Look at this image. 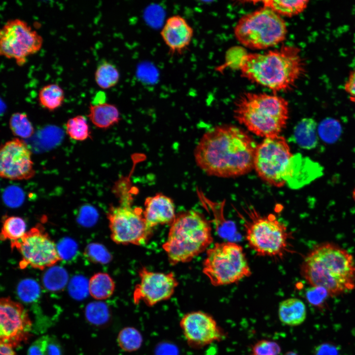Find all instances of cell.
<instances>
[{"mask_svg": "<svg viewBox=\"0 0 355 355\" xmlns=\"http://www.w3.org/2000/svg\"><path fill=\"white\" fill-rule=\"evenodd\" d=\"M257 145L246 131L234 125L215 126L201 137L194 151L195 162L210 176L235 178L254 169Z\"/></svg>", "mask_w": 355, "mask_h": 355, "instance_id": "cell-1", "label": "cell"}, {"mask_svg": "<svg viewBox=\"0 0 355 355\" xmlns=\"http://www.w3.org/2000/svg\"><path fill=\"white\" fill-rule=\"evenodd\" d=\"M238 68L243 77L275 93L291 89L304 72L299 49L289 45L245 54Z\"/></svg>", "mask_w": 355, "mask_h": 355, "instance_id": "cell-2", "label": "cell"}, {"mask_svg": "<svg viewBox=\"0 0 355 355\" xmlns=\"http://www.w3.org/2000/svg\"><path fill=\"white\" fill-rule=\"evenodd\" d=\"M303 279L313 286L325 288L336 296L355 288V262L346 249L330 243L316 246L300 266Z\"/></svg>", "mask_w": 355, "mask_h": 355, "instance_id": "cell-3", "label": "cell"}, {"mask_svg": "<svg viewBox=\"0 0 355 355\" xmlns=\"http://www.w3.org/2000/svg\"><path fill=\"white\" fill-rule=\"evenodd\" d=\"M233 114L253 134L264 138L277 136L286 127L288 103L276 94L245 92L235 102Z\"/></svg>", "mask_w": 355, "mask_h": 355, "instance_id": "cell-4", "label": "cell"}, {"mask_svg": "<svg viewBox=\"0 0 355 355\" xmlns=\"http://www.w3.org/2000/svg\"><path fill=\"white\" fill-rule=\"evenodd\" d=\"M306 159L300 154L294 155L286 139L279 135L266 138L257 145L253 169L269 185L287 184L294 188L304 173Z\"/></svg>", "mask_w": 355, "mask_h": 355, "instance_id": "cell-5", "label": "cell"}, {"mask_svg": "<svg viewBox=\"0 0 355 355\" xmlns=\"http://www.w3.org/2000/svg\"><path fill=\"white\" fill-rule=\"evenodd\" d=\"M211 225L201 213L194 210L177 215L163 245L170 263H186L202 253L213 243Z\"/></svg>", "mask_w": 355, "mask_h": 355, "instance_id": "cell-6", "label": "cell"}, {"mask_svg": "<svg viewBox=\"0 0 355 355\" xmlns=\"http://www.w3.org/2000/svg\"><path fill=\"white\" fill-rule=\"evenodd\" d=\"M234 32L236 39L244 46L262 50L284 41L287 30L282 16L263 6L242 16L236 24Z\"/></svg>", "mask_w": 355, "mask_h": 355, "instance_id": "cell-7", "label": "cell"}, {"mask_svg": "<svg viewBox=\"0 0 355 355\" xmlns=\"http://www.w3.org/2000/svg\"><path fill=\"white\" fill-rule=\"evenodd\" d=\"M247 215L242 217L249 247L260 256H283L290 237L285 225L274 215H262L254 209H249Z\"/></svg>", "mask_w": 355, "mask_h": 355, "instance_id": "cell-8", "label": "cell"}, {"mask_svg": "<svg viewBox=\"0 0 355 355\" xmlns=\"http://www.w3.org/2000/svg\"><path fill=\"white\" fill-rule=\"evenodd\" d=\"M202 271L215 286L237 283L251 274L242 247L232 242L217 243L208 248Z\"/></svg>", "mask_w": 355, "mask_h": 355, "instance_id": "cell-9", "label": "cell"}, {"mask_svg": "<svg viewBox=\"0 0 355 355\" xmlns=\"http://www.w3.org/2000/svg\"><path fill=\"white\" fill-rule=\"evenodd\" d=\"M111 240L118 244L142 245L152 232L147 224L143 210L131 204L111 206L107 212Z\"/></svg>", "mask_w": 355, "mask_h": 355, "instance_id": "cell-10", "label": "cell"}, {"mask_svg": "<svg viewBox=\"0 0 355 355\" xmlns=\"http://www.w3.org/2000/svg\"><path fill=\"white\" fill-rule=\"evenodd\" d=\"M42 37L26 21L18 18L7 21L0 31V54L23 66L27 58L37 53Z\"/></svg>", "mask_w": 355, "mask_h": 355, "instance_id": "cell-11", "label": "cell"}, {"mask_svg": "<svg viewBox=\"0 0 355 355\" xmlns=\"http://www.w3.org/2000/svg\"><path fill=\"white\" fill-rule=\"evenodd\" d=\"M10 244L11 248H16L22 256L21 268L30 266L43 270L52 267L62 259L55 243L40 224L31 228L20 240Z\"/></svg>", "mask_w": 355, "mask_h": 355, "instance_id": "cell-12", "label": "cell"}, {"mask_svg": "<svg viewBox=\"0 0 355 355\" xmlns=\"http://www.w3.org/2000/svg\"><path fill=\"white\" fill-rule=\"evenodd\" d=\"M35 174L32 152L23 139L16 137L1 145V178L12 180H28Z\"/></svg>", "mask_w": 355, "mask_h": 355, "instance_id": "cell-13", "label": "cell"}, {"mask_svg": "<svg viewBox=\"0 0 355 355\" xmlns=\"http://www.w3.org/2000/svg\"><path fill=\"white\" fill-rule=\"evenodd\" d=\"M140 279L133 292L135 304L143 302L148 306L170 299L178 285V282L173 273L155 272L142 268L139 272Z\"/></svg>", "mask_w": 355, "mask_h": 355, "instance_id": "cell-14", "label": "cell"}, {"mask_svg": "<svg viewBox=\"0 0 355 355\" xmlns=\"http://www.w3.org/2000/svg\"><path fill=\"white\" fill-rule=\"evenodd\" d=\"M32 322L23 306L9 297L0 301V342L13 347L27 340Z\"/></svg>", "mask_w": 355, "mask_h": 355, "instance_id": "cell-15", "label": "cell"}, {"mask_svg": "<svg viewBox=\"0 0 355 355\" xmlns=\"http://www.w3.org/2000/svg\"><path fill=\"white\" fill-rule=\"evenodd\" d=\"M189 345L199 348L221 339L220 328L213 318L202 311H193L184 315L179 322Z\"/></svg>", "mask_w": 355, "mask_h": 355, "instance_id": "cell-16", "label": "cell"}, {"mask_svg": "<svg viewBox=\"0 0 355 355\" xmlns=\"http://www.w3.org/2000/svg\"><path fill=\"white\" fill-rule=\"evenodd\" d=\"M193 34L192 27L179 14L168 18L160 31L161 37L172 54H182L190 45Z\"/></svg>", "mask_w": 355, "mask_h": 355, "instance_id": "cell-17", "label": "cell"}, {"mask_svg": "<svg viewBox=\"0 0 355 355\" xmlns=\"http://www.w3.org/2000/svg\"><path fill=\"white\" fill-rule=\"evenodd\" d=\"M144 206V218L152 229L158 225H171L177 216L173 200L162 193L147 197Z\"/></svg>", "mask_w": 355, "mask_h": 355, "instance_id": "cell-18", "label": "cell"}, {"mask_svg": "<svg viewBox=\"0 0 355 355\" xmlns=\"http://www.w3.org/2000/svg\"><path fill=\"white\" fill-rule=\"evenodd\" d=\"M87 116L94 125L103 129L113 126L120 120V113L117 107L105 102L91 104Z\"/></svg>", "mask_w": 355, "mask_h": 355, "instance_id": "cell-19", "label": "cell"}, {"mask_svg": "<svg viewBox=\"0 0 355 355\" xmlns=\"http://www.w3.org/2000/svg\"><path fill=\"white\" fill-rule=\"evenodd\" d=\"M307 315L306 307L302 301L296 298H289L279 304L278 316L280 321L289 326L302 323Z\"/></svg>", "mask_w": 355, "mask_h": 355, "instance_id": "cell-20", "label": "cell"}, {"mask_svg": "<svg viewBox=\"0 0 355 355\" xmlns=\"http://www.w3.org/2000/svg\"><path fill=\"white\" fill-rule=\"evenodd\" d=\"M317 123L311 118H304L293 129L292 141L301 148L311 149L318 144Z\"/></svg>", "mask_w": 355, "mask_h": 355, "instance_id": "cell-21", "label": "cell"}, {"mask_svg": "<svg viewBox=\"0 0 355 355\" xmlns=\"http://www.w3.org/2000/svg\"><path fill=\"white\" fill-rule=\"evenodd\" d=\"M89 291L90 295L97 300H104L110 297L114 292L115 283L107 273L99 272L90 278L89 281Z\"/></svg>", "mask_w": 355, "mask_h": 355, "instance_id": "cell-22", "label": "cell"}, {"mask_svg": "<svg viewBox=\"0 0 355 355\" xmlns=\"http://www.w3.org/2000/svg\"><path fill=\"white\" fill-rule=\"evenodd\" d=\"M38 100L42 107L52 111L62 106L65 100V92L57 84H48L39 90Z\"/></svg>", "mask_w": 355, "mask_h": 355, "instance_id": "cell-23", "label": "cell"}, {"mask_svg": "<svg viewBox=\"0 0 355 355\" xmlns=\"http://www.w3.org/2000/svg\"><path fill=\"white\" fill-rule=\"evenodd\" d=\"M120 77L117 68L106 61L100 63L95 72V82L103 89H108L115 86L119 82Z\"/></svg>", "mask_w": 355, "mask_h": 355, "instance_id": "cell-24", "label": "cell"}, {"mask_svg": "<svg viewBox=\"0 0 355 355\" xmlns=\"http://www.w3.org/2000/svg\"><path fill=\"white\" fill-rule=\"evenodd\" d=\"M308 0H268L261 1L263 6L270 8L281 16L291 17L303 12Z\"/></svg>", "mask_w": 355, "mask_h": 355, "instance_id": "cell-25", "label": "cell"}, {"mask_svg": "<svg viewBox=\"0 0 355 355\" xmlns=\"http://www.w3.org/2000/svg\"><path fill=\"white\" fill-rule=\"evenodd\" d=\"M26 224L22 218L8 216L4 218L0 233L2 241L9 240L10 243L20 240L27 232Z\"/></svg>", "mask_w": 355, "mask_h": 355, "instance_id": "cell-26", "label": "cell"}, {"mask_svg": "<svg viewBox=\"0 0 355 355\" xmlns=\"http://www.w3.org/2000/svg\"><path fill=\"white\" fill-rule=\"evenodd\" d=\"M66 131L72 139L84 141L91 138V132L86 117L81 115L70 118L67 122Z\"/></svg>", "mask_w": 355, "mask_h": 355, "instance_id": "cell-27", "label": "cell"}, {"mask_svg": "<svg viewBox=\"0 0 355 355\" xmlns=\"http://www.w3.org/2000/svg\"><path fill=\"white\" fill-rule=\"evenodd\" d=\"M9 125L12 134L17 138L28 139L34 133V128L25 112L13 113L9 119Z\"/></svg>", "mask_w": 355, "mask_h": 355, "instance_id": "cell-28", "label": "cell"}, {"mask_svg": "<svg viewBox=\"0 0 355 355\" xmlns=\"http://www.w3.org/2000/svg\"><path fill=\"white\" fill-rule=\"evenodd\" d=\"M117 342L119 347L126 352H133L138 350L142 342V336L134 327H125L118 333Z\"/></svg>", "mask_w": 355, "mask_h": 355, "instance_id": "cell-29", "label": "cell"}, {"mask_svg": "<svg viewBox=\"0 0 355 355\" xmlns=\"http://www.w3.org/2000/svg\"><path fill=\"white\" fill-rule=\"evenodd\" d=\"M68 274L60 267H52L45 273L43 282L49 290L58 291L62 289L68 281Z\"/></svg>", "mask_w": 355, "mask_h": 355, "instance_id": "cell-30", "label": "cell"}, {"mask_svg": "<svg viewBox=\"0 0 355 355\" xmlns=\"http://www.w3.org/2000/svg\"><path fill=\"white\" fill-rule=\"evenodd\" d=\"M318 134L324 142L331 143L339 138L342 128L340 123L333 118L322 120L317 128Z\"/></svg>", "mask_w": 355, "mask_h": 355, "instance_id": "cell-31", "label": "cell"}, {"mask_svg": "<svg viewBox=\"0 0 355 355\" xmlns=\"http://www.w3.org/2000/svg\"><path fill=\"white\" fill-rule=\"evenodd\" d=\"M85 315L89 322L95 325H101L108 320L109 312L107 306L104 303L95 301L86 306Z\"/></svg>", "mask_w": 355, "mask_h": 355, "instance_id": "cell-32", "label": "cell"}, {"mask_svg": "<svg viewBox=\"0 0 355 355\" xmlns=\"http://www.w3.org/2000/svg\"><path fill=\"white\" fill-rule=\"evenodd\" d=\"M40 292L38 284L31 279L22 280L19 283L17 288L19 298L26 303L36 301L39 297Z\"/></svg>", "mask_w": 355, "mask_h": 355, "instance_id": "cell-33", "label": "cell"}, {"mask_svg": "<svg viewBox=\"0 0 355 355\" xmlns=\"http://www.w3.org/2000/svg\"><path fill=\"white\" fill-rule=\"evenodd\" d=\"M84 254L90 261L101 264H106L111 258V255L106 248L97 243L88 245L85 249Z\"/></svg>", "mask_w": 355, "mask_h": 355, "instance_id": "cell-34", "label": "cell"}, {"mask_svg": "<svg viewBox=\"0 0 355 355\" xmlns=\"http://www.w3.org/2000/svg\"><path fill=\"white\" fill-rule=\"evenodd\" d=\"M329 296L328 291L320 286H311L305 292V297L308 303L319 309H323L327 298Z\"/></svg>", "mask_w": 355, "mask_h": 355, "instance_id": "cell-35", "label": "cell"}, {"mask_svg": "<svg viewBox=\"0 0 355 355\" xmlns=\"http://www.w3.org/2000/svg\"><path fill=\"white\" fill-rule=\"evenodd\" d=\"M281 351V347L277 343L263 339L253 345L251 355H279Z\"/></svg>", "mask_w": 355, "mask_h": 355, "instance_id": "cell-36", "label": "cell"}, {"mask_svg": "<svg viewBox=\"0 0 355 355\" xmlns=\"http://www.w3.org/2000/svg\"><path fill=\"white\" fill-rule=\"evenodd\" d=\"M69 290L71 295L74 299H83L89 292V283L82 277H75L71 282Z\"/></svg>", "mask_w": 355, "mask_h": 355, "instance_id": "cell-37", "label": "cell"}, {"mask_svg": "<svg viewBox=\"0 0 355 355\" xmlns=\"http://www.w3.org/2000/svg\"><path fill=\"white\" fill-rule=\"evenodd\" d=\"M41 339L43 355H62L61 347L55 339L44 336Z\"/></svg>", "mask_w": 355, "mask_h": 355, "instance_id": "cell-38", "label": "cell"}, {"mask_svg": "<svg viewBox=\"0 0 355 355\" xmlns=\"http://www.w3.org/2000/svg\"><path fill=\"white\" fill-rule=\"evenodd\" d=\"M59 254L61 258L68 259L74 254L76 247L75 243L70 240L66 239L60 244L57 248Z\"/></svg>", "mask_w": 355, "mask_h": 355, "instance_id": "cell-39", "label": "cell"}, {"mask_svg": "<svg viewBox=\"0 0 355 355\" xmlns=\"http://www.w3.org/2000/svg\"><path fill=\"white\" fill-rule=\"evenodd\" d=\"M314 355H339V350L332 343H324L316 347Z\"/></svg>", "mask_w": 355, "mask_h": 355, "instance_id": "cell-40", "label": "cell"}, {"mask_svg": "<svg viewBox=\"0 0 355 355\" xmlns=\"http://www.w3.org/2000/svg\"><path fill=\"white\" fill-rule=\"evenodd\" d=\"M344 89L350 100L355 102V70L349 75L345 84Z\"/></svg>", "mask_w": 355, "mask_h": 355, "instance_id": "cell-41", "label": "cell"}, {"mask_svg": "<svg viewBox=\"0 0 355 355\" xmlns=\"http://www.w3.org/2000/svg\"><path fill=\"white\" fill-rule=\"evenodd\" d=\"M28 355H43L41 338L36 340L30 346Z\"/></svg>", "mask_w": 355, "mask_h": 355, "instance_id": "cell-42", "label": "cell"}, {"mask_svg": "<svg viewBox=\"0 0 355 355\" xmlns=\"http://www.w3.org/2000/svg\"><path fill=\"white\" fill-rule=\"evenodd\" d=\"M0 355H15L13 347L8 343L0 342Z\"/></svg>", "mask_w": 355, "mask_h": 355, "instance_id": "cell-43", "label": "cell"}, {"mask_svg": "<svg viewBox=\"0 0 355 355\" xmlns=\"http://www.w3.org/2000/svg\"><path fill=\"white\" fill-rule=\"evenodd\" d=\"M284 355H299L296 353L292 351H289L286 352Z\"/></svg>", "mask_w": 355, "mask_h": 355, "instance_id": "cell-44", "label": "cell"}, {"mask_svg": "<svg viewBox=\"0 0 355 355\" xmlns=\"http://www.w3.org/2000/svg\"><path fill=\"white\" fill-rule=\"evenodd\" d=\"M353 197L354 201H355V188L353 193Z\"/></svg>", "mask_w": 355, "mask_h": 355, "instance_id": "cell-45", "label": "cell"}]
</instances>
